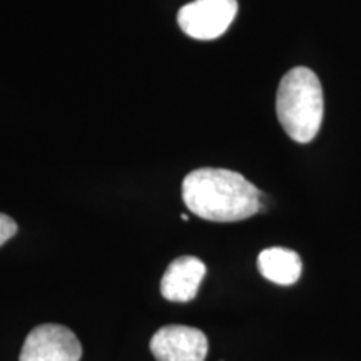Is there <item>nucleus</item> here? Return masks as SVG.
<instances>
[{
    "label": "nucleus",
    "mask_w": 361,
    "mask_h": 361,
    "mask_svg": "<svg viewBox=\"0 0 361 361\" xmlns=\"http://www.w3.org/2000/svg\"><path fill=\"white\" fill-rule=\"evenodd\" d=\"M183 200L188 209L214 223H234L263 209V192L245 176L229 169L202 168L183 180Z\"/></svg>",
    "instance_id": "obj_1"
},
{
    "label": "nucleus",
    "mask_w": 361,
    "mask_h": 361,
    "mask_svg": "<svg viewBox=\"0 0 361 361\" xmlns=\"http://www.w3.org/2000/svg\"><path fill=\"white\" fill-rule=\"evenodd\" d=\"M276 114L293 141H313L323 123V89L308 67H295L284 74L276 94Z\"/></svg>",
    "instance_id": "obj_2"
},
{
    "label": "nucleus",
    "mask_w": 361,
    "mask_h": 361,
    "mask_svg": "<svg viewBox=\"0 0 361 361\" xmlns=\"http://www.w3.org/2000/svg\"><path fill=\"white\" fill-rule=\"evenodd\" d=\"M236 13V0H194L180 7L178 24L189 37L214 40L229 29Z\"/></svg>",
    "instance_id": "obj_3"
},
{
    "label": "nucleus",
    "mask_w": 361,
    "mask_h": 361,
    "mask_svg": "<svg viewBox=\"0 0 361 361\" xmlns=\"http://www.w3.org/2000/svg\"><path fill=\"white\" fill-rule=\"evenodd\" d=\"M82 348L78 336L62 324H40L25 338L19 361H79Z\"/></svg>",
    "instance_id": "obj_4"
},
{
    "label": "nucleus",
    "mask_w": 361,
    "mask_h": 361,
    "mask_svg": "<svg viewBox=\"0 0 361 361\" xmlns=\"http://www.w3.org/2000/svg\"><path fill=\"white\" fill-rule=\"evenodd\" d=\"M209 343L201 329L169 324L151 338V351L157 361H204Z\"/></svg>",
    "instance_id": "obj_5"
},
{
    "label": "nucleus",
    "mask_w": 361,
    "mask_h": 361,
    "mask_svg": "<svg viewBox=\"0 0 361 361\" xmlns=\"http://www.w3.org/2000/svg\"><path fill=\"white\" fill-rule=\"evenodd\" d=\"M206 276V264L194 256H180L166 269L161 279L162 296L173 303H188L196 298L202 278Z\"/></svg>",
    "instance_id": "obj_6"
},
{
    "label": "nucleus",
    "mask_w": 361,
    "mask_h": 361,
    "mask_svg": "<svg viewBox=\"0 0 361 361\" xmlns=\"http://www.w3.org/2000/svg\"><path fill=\"white\" fill-rule=\"evenodd\" d=\"M258 269L271 283L290 286L301 276L303 263L298 252L286 247H268L258 256Z\"/></svg>",
    "instance_id": "obj_7"
},
{
    "label": "nucleus",
    "mask_w": 361,
    "mask_h": 361,
    "mask_svg": "<svg viewBox=\"0 0 361 361\" xmlns=\"http://www.w3.org/2000/svg\"><path fill=\"white\" fill-rule=\"evenodd\" d=\"M17 233V223L11 216L0 213V246L6 245L8 239L16 236Z\"/></svg>",
    "instance_id": "obj_8"
},
{
    "label": "nucleus",
    "mask_w": 361,
    "mask_h": 361,
    "mask_svg": "<svg viewBox=\"0 0 361 361\" xmlns=\"http://www.w3.org/2000/svg\"><path fill=\"white\" fill-rule=\"evenodd\" d=\"M180 219H183V221H189V216H188V214H180Z\"/></svg>",
    "instance_id": "obj_9"
}]
</instances>
